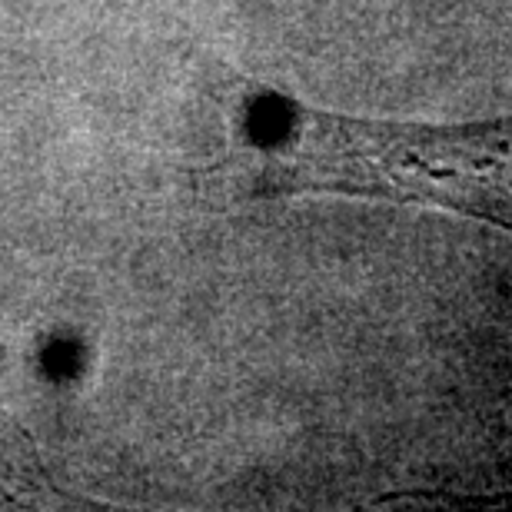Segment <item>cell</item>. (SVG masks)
<instances>
[{
  "mask_svg": "<svg viewBox=\"0 0 512 512\" xmlns=\"http://www.w3.org/2000/svg\"><path fill=\"white\" fill-rule=\"evenodd\" d=\"M260 190L423 203L512 233V120L419 127L286 107L263 140Z\"/></svg>",
  "mask_w": 512,
  "mask_h": 512,
  "instance_id": "obj_1",
  "label": "cell"
}]
</instances>
